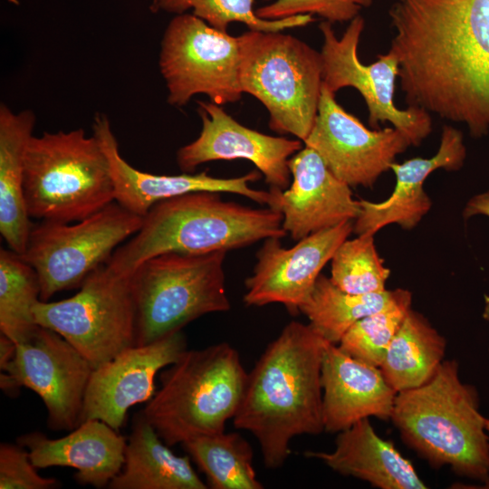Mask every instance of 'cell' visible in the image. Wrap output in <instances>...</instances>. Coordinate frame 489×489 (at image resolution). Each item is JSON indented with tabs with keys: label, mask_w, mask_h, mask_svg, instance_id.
I'll use <instances>...</instances> for the list:
<instances>
[{
	"label": "cell",
	"mask_w": 489,
	"mask_h": 489,
	"mask_svg": "<svg viewBox=\"0 0 489 489\" xmlns=\"http://www.w3.org/2000/svg\"><path fill=\"white\" fill-rule=\"evenodd\" d=\"M35 115L25 110L14 112L0 105V233L9 249L22 254L32 224L24 195V163L34 136Z\"/></svg>",
	"instance_id": "24"
},
{
	"label": "cell",
	"mask_w": 489,
	"mask_h": 489,
	"mask_svg": "<svg viewBox=\"0 0 489 489\" xmlns=\"http://www.w3.org/2000/svg\"><path fill=\"white\" fill-rule=\"evenodd\" d=\"M143 216L112 202L75 223L41 221L32 226L20 254L37 273L40 300L78 288L86 277L108 263L114 251L140 228Z\"/></svg>",
	"instance_id": "10"
},
{
	"label": "cell",
	"mask_w": 489,
	"mask_h": 489,
	"mask_svg": "<svg viewBox=\"0 0 489 489\" xmlns=\"http://www.w3.org/2000/svg\"><path fill=\"white\" fill-rule=\"evenodd\" d=\"M411 303L412 293L400 288L390 305L355 322L340 339L339 348L356 360L380 367Z\"/></svg>",
	"instance_id": "32"
},
{
	"label": "cell",
	"mask_w": 489,
	"mask_h": 489,
	"mask_svg": "<svg viewBox=\"0 0 489 489\" xmlns=\"http://www.w3.org/2000/svg\"><path fill=\"white\" fill-rule=\"evenodd\" d=\"M16 352V343L8 336L0 333V370L3 371L13 361Z\"/></svg>",
	"instance_id": "36"
},
{
	"label": "cell",
	"mask_w": 489,
	"mask_h": 489,
	"mask_svg": "<svg viewBox=\"0 0 489 489\" xmlns=\"http://www.w3.org/2000/svg\"><path fill=\"white\" fill-rule=\"evenodd\" d=\"M288 164L292 183L279 192L277 209L294 241L358 217L360 205L350 187L331 172L314 149L304 146Z\"/></svg>",
	"instance_id": "19"
},
{
	"label": "cell",
	"mask_w": 489,
	"mask_h": 489,
	"mask_svg": "<svg viewBox=\"0 0 489 489\" xmlns=\"http://www.w3.org/2000/svg\"><path fill=\"white\" fill-rule=\"evenodd\" d=\"M226 252L165 253L131 273L136 302L135 346L151 343L208 313L225 312Z\"/></svg>",
	"instance_id": "7"
},
{
	"label": "cell",
	"mask_w": 489,
	"mask_h": 489,
	"mask_svg": "<svg viewBox=\"0 0 489 489\" xmlns=\"http://www.w3.org/2000/svg\"><path fill=\"white\" fill-rule=\"evenodd\" d=\"M353 232V221L313 233L291 248L280 239L264 240L256 254L253 273L245 280L247 306L281 303L292 313L311 293L322 268Z\"/></svg>",
	"instance_id": "15"
},
{
	"label": "cell",
	"mask_w": 489,
	"mask_h": 489,
	"mask_svg": "<svg viewBox=\"0 0 489 489\" xmlns=\"http://www.w3.org/2000/svg\"><path fill=\"white\" fill-rule=\"evenodd\" d=\"M36 271L11 249L0 250V331L18 343L39 326L33 309L40 300Z\"/></svg>",
	"instance_id": "29"
},
{
	"label": "cell",
	"mask_w": 489,
	"mask_h": 489,
	"mask_svg": "<svg viewBox=\"0 0 489 489\" xmlns=\"http://www.w3.org/2000/svg\"><path fill=\"white\" fill-rule=\"evenodd\" d=\"M183 448L213 489H262L254 467V451L246 438L225 431L189 439Z\"/></svg>",
	"instance_id": "28"
},
{
	"label": "cell",
	"mask_w": 489,
	"mask_h": 489,
	"mask_svg": "<svg viewBox=\"0 0 489 489\" xmlns=\"http://www.w3.org/2000/svg\"><path fill=\"white\" fill-rule=\"evenodd\" d=\"M484 311H483L482 316L484 320L489 321V295L488 294L484 295ZM488 352H489V350H488Z\"/></svg>",
	"instance_id": "37"
},
{
	"label": "cell",
	"mask_w": 489,
	"mask_h": 489,
	"mask_svg": "<svg viewBox=\"0 0 489 489\" xmlns=\"http://www.w3.org/2000/svg\"><path fill=\"white\" fill-rule=\"evenodd\" d=\"M350 187H371L410 146L398 129H369L346 111L323 83L313 127L303 141Z\"/></svg>",
	"instance_id": "14"
},
{
	"label": "cell",
	"mask_w": 489,
	"mask_h": 489,
	"mask_svg": "<svg viewBox=\"0 0 489 489\" xmlns=\"http://www.w3.org/2000/svg\"><path fill=\"white\" fill-rule=\"evenodd\" d=\"M243 36H232L193 14H177L161 41L159 69L168 102L183 107L197 94L217 105L240 100Z\"/></svg>",
	"instance_id": "11"
},
{
	"label": "cell",
	"mask_w": 489,
	"mask_h": 489,
	"mask_svg": "<svg viewBox=\"0 0 489 489\" xmlns=\"http://www.w3.org/2000/svg\"><path fill=\"white\" fill-rule=\"evenodd\" d=\"M364 26L365 21L359 14L338 38L331 23L321 24L322 83L333 93L344 87L356 89L366 102L370 127L390 122L410 145L418 146L432 130L430 113L416 106L406 110L395 106L393 96L399 68L389 51L379 54L369 65L360 61L358 46Z\"/></svg>",
	"instance_id": "12"
},
{
	"label": "cell",
	"mask_w": 489,
	"mask_h": 489,
	"mask_svg": "<svg viewBox=\"0 0 489 489\" xmlns=\"http://www.w3.org/2000/svg\"><path fill=\"white\" fill-rule=\"evenodd\" d=\"M331 452L307 451L334 472L368 482L380 489H426L412 463L390 440L375 432L369 417L337 433Z\"/></svg>",
	"instance_id": "23"
},
{
	"label": "cell",
	"mask_w": 489,
	"mask_h": 489,
	"mask_svg": "<svg viewBox=\"0 0 489 489\" xmlns=\"http://www.w3.org/2000/svg\"><path fill=\"white\" fill-rule=\"evenodd\" d=\"M324 431L339 433L369 417L390 420L397 392L379 367L367 364L327 342L321 364Z\"/></svg>",
	"instance_id": "21"
},
{
	"label": "cell",
	"mask_w": 489,
	"mask_h": 489,
	"mask_svg": "<svg viewBox=\"0 0 489 489\" xmlns=\"http://www.w3.org/2000/svg\"><path fill=\"white\" fill-rule=\"evenodd\" d=\"M389 52L408 106L489 132V0H398Z\"/></svg>",
	"instance_id": "1"
},
{
	"label": "cell",
	"mask_w": 489,
	"mask_h": 489,
	"mask_svg": "<svg viewBox=\"0 0 489 489\" xmlns=\"http://www.w3.org/2000/svg\"><path fill=\"white\" fill-rule=\"evenodd\" d=\"M156 0H152V3H154Z\"/></svg>",
	"instance_id": "39"
},
{
	"label": "cell",
	"mask_w": 489,
	"mask_h": 489,
	"mask_svg": "<svg viewBox=\"0 0 489 489\" xmlns=\"http://www.w3.org/2000/svg\"><path fill=\"white\" fill-rule=\"evenodd\" d=\"M254 2L255 0H156L150 8L153 12L162 10L176 14L191 10L194 15L222 32H227L228 25L233 22L243 23L249 30L283 32L305 26L314 20L311 14L264 20L256 15Z\"/></svg>",
	"instance_id": "30"
},
{
	"label": "cell",
	"mask_w": 489,
	"mask_h": 489,
	"mask_svg": "<svg viewBox=\"0 0 489 489\" xmlns=\"http://www.w3.org/2000/svg\"><path fill=\"white\" fill-rule=\"evenodd\" d=\"M33 312L38 325L59 333L93 369L135 346L131 274H120L107 264L89 274L73 296L58 302L39 301Z\"/></svg>",
	"instance_id": "9"
},
{
	"label": "cell",
	"mask_w": 489,
	"mask_h": 489,
	"mask_svg": "<svg viewBox=\"0 0 489 489\" xmlns=\"http://www.w3.org/2000/svg\"><path fill=\"white\" fill-rule=\"evenodd\" d=\"M93 367L56 331L39 325L16 343L13 361L1 371L0 387L12 396L34 391L47 410L48 427L71 431L82 423L84 396Z\"/></svg>",
	"instance_id": "13"
},
{
	"label": "cell",
	"mask_w": 489,
	"mask_h": 489,
	"mask_svg": "<svg viewBox=\"0 0 489 489\" xmlns=\"http://www.w3.org/2000/svg\"><path fill=\"white\" fill-rule=\"evenodd\" d=\"M221 193L192 192L156 203L139 230L112 254L107 265L120 274L165 253L228 252L271 237L283 238V215L222 199Z\"/></svg>",
	"instance_id": "3"
},
{
	"label": "cell",
	"mask_w": 489,
	"mask_h": 489,
	"mask_svg": "<svg viewBox=\"0 0 489 489\" xmlns=\"http://www.w3.org/2000/svg\"><path fill=\"white\" fill-rule=\"evenodd\" d=\"M446 339L412 308L391 340L379 369L398 393L427 382L443 361Z\"/></svg>",
	"instance_id": "26"
},
{
	"label": "cell",
	"mask_w": 489,
	"mask_h": 489,
	"mask_svg": "<svg viewBox=\"0 0 489 489\" xmlns=\"http://www.w3.org/2000/svg\"><path fill=\"white\" fill-rule=\"evenodd\" d=\"M331 281L351 294H369L386 291L390 270L378 254L374 235H359L346 239L331 258Z\"/></svg>",
	"instance_id": "31"
},
{
	"label": "cell",
	"mask_w": 489,
	"mask_h": 489,
	"mask_svg": "<svg viewBox=\"0 0 489 489\" xmlns=\"http://www.w3.org/2000/svg\"><path fill=\"white\" fill-rule=\"evenodd\" d=\"M17 443L28 450L35 467H72L79 484L103 488L122 469L127 439L105 422L89 419L61 438L33 432Z\"/></svg>",
	"instance_id": "22"
},
{
	"label": "cell",
	"mask_w": 489,
	"mask_h": 489,
	"mask_svg": "<svg viewBox=\"0 0 489 489\" xmlns=\"http://www.w3.org/2000/svg\"><path fill=\"white\" fill-rule=\"evenodd\" d=\"M399 292L400 288L351 294L339 289L329 277L321 273L299 312L327 341L338 345L355 322L390 305Z\"/></svg>",
	"instance_id": "27"
},
{
	"label": "cell",
	"mask_w": 489,
	"mask_h": 489,
	"mask_svg": "<svg viewBox=\"0 0 489 489\" xmlns=\"http://www.w3.org/2000/svg\"><path fill=\"white\" fill-rule=\"evenodd\" d=\"M29 452L21 445H0V489H53L60 483L38 474Z\"/></svg>",
	"instance_id": "34"
},
{
	"label": "cell",
	"mask_w": 489,
	"mask_h": 489,
	"mask_svg": "<svg viewBox=\"0 0 489 489\" xmlns=\"http://www.w3.org/2000/svg\"><path fill=\"white\" fill-rule=\"evenodd\" d=\"M475 386L461 381L455 360H443L422 386L397 393L390 420L400 436L434 468L489 482V436Z\"/></svg>",
	"instance_id": "4"
},
{
	"label": "cell",
	"mask_w": 489,
	"mask_h": 489,
	"mask_svg": "<svg viewBox=\"0 0 489 489\" xmlns=\"http://www.w3.org/2000/svg\"><path fill=\"white\" fill-rule=\"evenodd\" d=\"M327 342L310 323L292 321L248 373L233 424L254 436L267 468L285 463L295 436L324 431L321 364Z\"/></svg>",
	"instance_id": "2"
},
{
	"label": "cell",
	"mask_w": 489,
	"mask_h": 489,
	"mask_svg": "<svg viewBox=\"0 0 489 489\" xmlns=\"http://www.w3.org/2000/svg\"><path fill=\"white\" fill-rule=\"evenodd\" d=\"M372 0H275L255 10L264 20H279L300 14H316L326 22H350Z\"/></svg>",
	"instance_id": "33"
},
{
	"label": "cell",
	"mask_w": 489,
	"mask_h": 489,
	"mask_svg": "<svg viewBox=\"0 0 489 489\" xmlns=\"http://www.w3.org/2000/svg\"><path fill=\"white\" fill-rule=\"evenodd\" d=\"M141 412L133 418L120 472L110 489H206L190 458L174 454Z\"/></svg>",
	"instance_id": "25"
},
{
	"label": "cell",
	"mask_w": 489,
	"mask_h": 489,
	"mask_svg": "<svg viewBox=\"0 0 489 489\" xmlns=\"http://www.w3.org/2000/svg\"><path fill=\"white\" fill-rule=\"evenodd\" d=\"M485 428H486V431H487V434H488V436H489V418L486 419ZM480 487L489 489V482L487 484H484L483 486H480Z\"/></svg>",
	"instance_id": "38"
},
{
	"label": "cell",
	"mask_w": 489,
	"mask_h": 489,
	"mask_svg": "<svg viewBox=\"0 0 489 489\" xmlns=\"http://www.w3.org/2000/svg\"><path fill=\"white\" fill-rule=\"evenodd\" d=\"M202 120L199 136L177 152L185 173L214 160L246 159L264 175L270 188L284 190L291 184L289 159L303 148L301 139L264 134L247 128L226 113L221 105L197 101Z\"/></svg>",
	"instance_id": "17"
},
{
	"label": "cell",
	"mask_w": 489,
	"mask_h": 489,
	"mask_svg": "<svg viewBox=\"0 0 489 489\" xmlns=\"http://www.w3.org/2000/svg\"><path fill=\"white\" fill-rule=\"evenodd\" d=\"M181 331L149 344L132 346L93 369L86 388L82 422L98 419L117 431L129 409L155 394V378L187 350Z\"/></svg>",
	"instance_id": "16"
},
{
	"label": "cell",
	"mask_w": 489,
	"mask_h": 489,
	"mask_svg": "<svg viewBox=\"0 0 489 489\" xmlns=\"http://www.w3.org/2000/svg\"><path fill=\"white\" fill-rule=\"evenodd\" d=\"M30 218L72 223L114 202L109 159L83 129L44 132L28 143L24 181Z\"/></svg>",
	"instance_id": "6"
},
{
	"label": "cell",
	"mask_w": 489,
	"mask_h": 489,
	"mask_svg": "<svg viewBox=\"0 0 489 489\" xmlns=\"http://www.w3.org/2000/svg\"><path fill=\"white\" fill-rule=\"evenodd\" d=\"M160 374L141 413L169 446L225 431L243 398L248 373L227 342L186 350Z\"/></svg>",
	"instance_id": "5"
},
{
	"label": "cell",
	"mask_w": 489,
	"mask_h": 489,
	"mask_svg": "<svg viewBox=\"0 0 489 489\" xmlns=\"http://www.w3.org/2000/svg\"><path fill=\"white\" fill-rule=\"evenodd\" d=\"M92 129L109 159L114 185V200L134 214L144 216L161 200L199 191L236 194L277 210L279 190L265 191L250 187V183L261 177L260 171L253 170L241 177L229 178L216 177L207 171L155 175L133 168L121 157L106 114L96 113Z\"/></svg>",
	"instance_id": "18"
},
{
	"label": "cell",
	"mask_w": 489,
	"mask_h": 489,
	"mask_svg": "<svg viewBox=\"0 0 489 489\" xmlns=\"http://www.w3.org/2000/svg\"><path fill=\"white\" fill-rule=\"evenodd\" d=\"M466 158V148L460 130L444 126L437 152L431 158H413L393 162L396 177L391 195L381 202L360 199V213L353 221V233L375 235L381 228L396 224L411 230L428 213L432 202L423 188L427 177L436 169L459 170Z\"/></svg>",
	"instance_id": "20"
},
{
	"label": "cell",
	"mask_w": 489,
	"mask_h": 489,
	"mask_svg": "<svg viewBox=\"0 0 489 489\" xmlns=\"http://www.w3.org/2000/svg\"><path fill=\"white\" fill-rule=\"evenodd\" d=\"M462 215L465 220L475 216L489 217V190L472 197L465 204Z\"/></svg>",
	"instance_id": "35"
},
{
	"label": "cell",
	"mask_w": 489,
	"mask_h": 489,
	"mask_svg": "<svg viewBox=\"0 0 489 489\" xmlns=\"http://www.w3.org/2000/svg\"><path fill=\"white\" fill-rule=\"evenodd\" d=\"M243 36L240 83L269 112V127L304 141L318 112L321 53L282 32L249 30Z\"/></svg>",
	"instance_id": "8"
}]
</instances>
